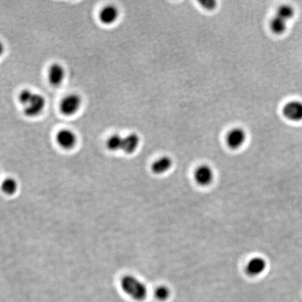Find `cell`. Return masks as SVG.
<instances>
[{
    "instance_id": "4",
    "label": "cell",
    "mask_w": 302,
    "mask_h": 302,
    "mask_svg": "<svg viewBox=\"0 0 302 302\" xmlns=\"http://www.w3.org/2000/svg\"><path fill=\"white\" fill-rule=\"evenodd\" d=\"M246 138V132L243 128H233L226 134V145L232 150H237L245 144Z\"/></svg>"
},
{
    "instance_id": "10",
    "label": "cell",
    "mask_w": 302,
    "mask_h": 302,
    "mask_svg": "<svg viewBox=\"0 0 302 302\" xmlns=\"http://www.w3.org/2000/svg\"><path fill=\"white\" fill-rule=\"evenodd\" d=\"M119 10L116 6L107 5L104 6L99 13V20L103 24L111 25L118 20Z\"/></svg>"
},
{
    "instance_id": "14",
    "label": "cell",
    "mask_w": 302,
    "mask_h": 302,
    "mask_svg": "<svg viewBox=\"0 0 302 302\" xmlns=\"http://www.w3.org/2000/svg\"><path fill=\"white\" fill-rule=\"evenodd\" d=\"M123 136L120 134L112 135L107 142V146L109 150L112 151H122L123 148Z\"/></svg>"
},
{
    "instance_id": "18",
    "label": "cell",
    "mask_w": 302,
    "mask_h": 302,
    "mask_svg": "<svg viewBox=\"0 0 302 302\" xmlns=\"http://www.w3.org/2000/svg\"><path fill=\"white\" fill-rule=\"evenodd\" d=\"M33 94L34 92L30 91V89L23 90L19 94V102L24 107L28 102V101L31 99V97H33Z\"/></svg>"
},
{
    "instance_id": "17",
    "label": "cell",
    "mask_w": 302,
    "mask_h": 302,
    "mask_svg": "<svg viewBox=\"0 0 302 302\" xmlns=\"http://www.w3.org/2000/svg\"><path fill=\"white\" fill-rule=\"evenodd\" d=\"M170 296V290L166 286H160L155 291V297L159 301H165Z\"/></svg>"
},
{
    "instance_id": "12",
    "label": "cell",
    "mask_w": 302,
    "mask_h": 302,
    "mask_svg": "<svg viewBox=\"0 0 302 302\" xmlns=\"http://www.w3.org/2000/svg\"><path fill=\"white\" fill-rule=\"evenodd\" d=\"M139 144H140L139 136L135 133H131L123 137L122 151L127 154L134 153L139 148Z\"/></svg>"
},
{
    "instance_id": "7",
    "label": "cell",
    "mask_w": 302,
    "mask_h": 302,
    "mask_svg": "<svg viewBox=\"0 0 302 302\" xmlns=\"http://www.w3.org/2000/svg\"><path fill=\"white\" fill-rule=\"evenodd\" d=\"M56 141L61 148L66 150H70L73 149L76 144V135L72 130H61L57 132Z\"/></svg>"
},
{
    "instance_id": "9",
    "label": "cell",
    "mask_w": 302,
    "mask_h": 302,
    "mask_svg": "<svg viewBox=\"0 0 302 302\" xmlns=\"http://www.w3.org/2000/svg\"><path fill=\"white\" fill-rule=\"evenodd\" d=\"M65 71L60 64L54 63L49 67L48 78L50 83L54 86H58L65 79Z\"/></svg>"
},
{
    "instance_id": "11",
    "label": "cell",
    "mask_w": 302,
    "mask_h": 302,
    "mask_svg": "<svg viewBox=\"0 0 302 302\" xmlns=\"http://www.w3.org/2000/svg\"><path fill=\"white\" fill-rule=\"evenodd\" d=\"M172 165V160L170 157L162 156L152 163L151 170L155 174H164L170 171Z\"/></svg>"
},
{
    "instance_id": "15",
    "label": "cell",
    "mask_w": 302,
    "mask_h": 302,
    "mask_svg": "<svg viewBox=\"0 0 302 302\" xmlns=\"http://www.w3.org/2000/svg\"><path fill=\"white\" fill-rule=\"evenodd\" d=\"M295 13V9L291 5L283 4V5H281L278 8L276 16L281 18V19H283L286 21H288L289 20L293 18Z\"/></svg>"
},
{
    "instance_id": "8",
    "label": "cell",
    "mask_w": 302,
    "mask_h": 302,
    "mask_svg": "<svg viewBox=\"0 0 302 302\" xmlns=\"http://www.w3.org/2000/svg\"><path fill=\"white\" fill-rule=\"evenodd\" d=\"M266 268V262L262 257H255L249 260L245 267L247 274L250 276H259L263 274Z\"/></svg>"
},
{
    "instance_id": "3",
    "label": "cell",
    "mask_w": 302,
    "mask_h": 302,
    "mask_svg": "<svg viewBox=\"0 0 302 302\" xmlns=\"http://www.w3.org/2000/svg\"><path fill=\"white\" fill-rule=\"evenodd\" d=\"M82 104V99L78 94H70L61 101L59 109L61 113L67 116L75 115L79 111Z\"/></svg>"
},
{
    "instance_id": "19",
    "label": "cell",
    "mask_w": 302,
    "mask_h": 302,
    "mask_svg": "<svg viewBox=\"0 0 302 302\" xmlns=\"http://www.w3.org/2000/svg\"><path fill=\"white\" fill-rule=\"evenodd\" d=\"M201 5L207 10H213L216 7L217 2L214 0H202Z\"/></svg>"
},
{
    "instance_id": "20",
    "label": "cell",
    "mask_w": 302,
    "mask_h": 302,
    "mask_svg": "<svg viewBox=\"0 0 302 302\" xmlns=\"http://www.w3.org/2000/svg\"><path fill=\"white\" fill-rule=\"evenodd\" d=\"M4 52V46L2 43L0 41V57L2 56Z\"/></svg>"
},
{
    "instance_id": "2",
    "label": "cell",
    "mask_w": 302,
    "mask_h": 302,
    "mask_svg": "<svg viewBox=\"0 0 302 302\" xmlns=\"http://www.w3.org/2000/svg\"><path fill=\"white\" fill-rule=\"evenodd\" d=\"M45 106H46V99L42 94L34 93L33 97L24 106V113L29 118H34L38 116L43 112Z\"/></svg>"
},
{
    "instance_id": "1",
    "label": "cell",
    "mask_w": 302,
    "mask_h": 302,
    "mask_svg": "<svg viewBox=\"0 0 302 302\" xmlns=\"http://www.w3.org/2000/svg\"><path fill=\"white\" fill-rule=\"evenodd\" d=\"M120 287L126 295L136 301H143L147 297V287L142 281L134 276H123L120 280Z\"/></svg>"
},
{
    "instance_id": "5",
    "label": "cell",
    "mask_w": 302,
    "mask_h": 302,
    "mask_svg": "<svg viewBox=\"0 0 302 302\" xmlns=\"http://www.w3.org/2000/svg\"><path fill=\"white\" fill-rule=\"evenodd\" d=\"M214 171L213 169L207 165H202L194 170V179L199 186H210L214 180Z\"/></svg>"
},
{
    "instance_id": "13",
    "label": "cell",
    "mask_w": 302,
    "mask_h": 302,
    "mask_svg": "<svg viewBox=\"0 0 302 302\" xmlns=\"http://www.w3.org/2000/svg\"><path fill=\"white\" fill-rule=\"evenodd\" d=\"M270 28L276 35H282L285 33L287 28V21L275 16L270 22Z\"/></svg>"
},
{
    "instance_id": "16",
    "label": "cell",
    "mask_w": 302,
    "mask_h": 302,
    "mask_svg": "<svg viewBox=\"0 0 302 302\" xmlns=\"http://www.w3.org/2000/svg\"><path fill=\"white\" fill-rule=\"evenodd\" d=\"M17 181L14 178H6L1 183V189L6 194H14L18 189Z\"/></svg>"
},
{
    "instance_id": "6",
    "label": "cell",
    "mask_w": 302,
    "mask_h": 302,
    "mask_svg": "<svg viewBox=\"0 0 302 302\" xmlns=\"http://www.w3.org/2000/svg\"><path fill=\"white\" fill-rule=\"evenodd\" d=\"M283 114L285 118L292 122L302 120V102L299 100L290 101L283 108Z\"/></svg>"
}]
</instances>
